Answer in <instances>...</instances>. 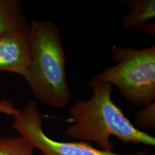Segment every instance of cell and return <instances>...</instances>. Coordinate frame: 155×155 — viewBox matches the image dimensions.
Masks as SVG:
<instances>
[{"label":"cell","instance_id":"3","mask_svg":"<svg viewBox=\"0 0 155 155\" xmlns=\"http://www.w3.org/2000/svg\"><path fill=\"white\" fill-rule=\"evenodd\" d=\"M111 58L117 62L96 78L114 85L134 105L144 107L154 102L155 45L143 49L113 46Z\"/></svg>","mask_w":155,"mask_h":155},{"label":"cell","instance_id":"2","mask_svg":"<svg viewBox=\"0 0 155 155\" xmlns=\"http://www.w3.org/2000/svg\"><path fill=\"white\" fill-rule=\"evenodd\" d=\"M30 38V64L24 78L40 101L63 108L68 104L72 94L66 78V58L59 29L52 21L33 19Z\"/></svg>","mask_w":155,"mask_h":155},{"label":"cell","instance_id":"4","mask_svg":"<svg viewBox=\"0 0 155 155\" xmlns=\"http://www.w3.org/2000/svg\"><path fill=\"white\" fill-rule=\"evenodd\" d=\"M11 116L14 118L13 127L20 137L43 155H149L146 150L131 154H119L96 149L84 141L65 142L53 139L45 133L42 128L43 116L34 101L27 103L22 111L15 108Z\"/></svg>","mask_w":155,"mask_h":155},{"label":"cell","instance_id":"12","mask_svg":"<svg viewBox=\"0 0 155 155\" xmlns=\"http://www.w3.org/2000/svg\"><path fill=\"white\" fill-rule=\"evenodd\" d=\"M152 155H154V154H152Z\"/></svg>","mask_w":155,"mask_h":155},{"label":"cell","instance_id":"5","mask_svg":"<svg viewBox=\"0 0 155 155\" xmlns=\"http://www.w3.org/2000/svg\"><path fill=\"white\" fill-rule=\"evenodd\" d=\"M30 64V30L0 36V71L26 76Z\"/></svg>","mask_w":155,"mask_h":155},{"label":"cell","instance_id":"1","mask_svg":"<svg viewBox=\"0 0 155 155\" xmlns=\"http://www.w3.org/2000/svg\"><path fill=\"white\" fill-rule=\"evenodd\" d=\"M93 95L88 100L75 102L69 111L73 124L65 130L67 137L81 141H94L101 150L113 152L110 141L116 137L125 144L155 146V138L136 128L111 98V85L95 76L89 81Z\"/></svg>","mask_w":155,"mask_h":155},{"label":"cell","instance_id":"11","mask_svg":"<svg viewBox=\"0 0 155 155\" xmlns=\"http://www.w3.org/2000/svg\"><path fill=\"white\" fill-rule=\"evenodd\" d=\"M11 103L9 101L0 102V112L5 114H8L9 108H10Z\"/></svg>","mask_w":155,"mask_h":155},{"label":"cell","instance_id":"7","mask_svg":"<svg viewBox=\"0 0 155 155\" xmlns=\"http://www.w3.org/2000/svg\"><path fill=\"white\" fill-rule=\"evenodd\" d=\"M119 4L130 8V12L121 20L122 26L128 29H138L155 17L154 0H128Z\"/></svg>","mask_w":155,"mask_h":155},{"label":"cell","instance_id":"9","mask_svg":"<svg viewBox=\"0 0 155 155\" xmlns=\"http://www.w3.org/2000/svg\"><path fill=\"white\" fill-rule=\"evenodd\" d=\"M135 121L141 128L147 130L155 128V102L149 104L137 111Z\"/></svg>","mask_w":155,"mask_h":155},{"label":"cell","instance_id":"10","mask_svg":"<svg viewBox=\"0 0 155 155\" xmlns=\"http://www.w3.org/2000/svg\"><path fill=\"white\" fill-rule=\"evenodd\" d=\"M154 22H148L145 24L143 26L140 27V28L137 29V30L141 31L142 32H145V33L150 34L151 35L154 36L155 34V26H154Z\"/></svg>","mask_w":155,"mask_h":155},{"label":"cell","instance_id":"8","mask_svg":"<svg viewBox=\"0 0 155 155\" xmlns=\"http://www.w3.org/2000/svg\"><path fill=\"white\" fill-rule=\"evenodd\" d=\"M35 147L22 137H0V155H34Z\"/></svg>","mask_w":155,"mask_h":155},{"label":"cell","instance_id":"6","mask_svg":"<svg viewBox=\"0 0 155 155\" xmlns=\"http://www.w3.org/2000/svg\"><path fill=\"white\" fill-rule=\"evenodd\" d=\"M29 30L20 1L0 0V36Z\"/></svg>","mask_w":155,"mask_h":155}]
</instances>
